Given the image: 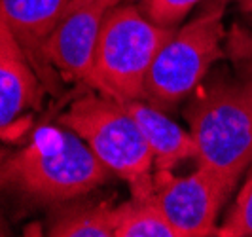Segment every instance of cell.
Masks as SVG:
<instances>
[{
  "instance_id": "1",
  "label": "cell",
  "mask_w": 252,
  "mask_h": 237,
  "mask_svg": "<svg viewBox=\"0 0 252 237\" xmlns=\"http://www.w3.org/2000/svg\"><path fill=\"white\" fill-rule=\"evenodd\" d=\"M184 116L199 165L235 188L252 165V65L199 89Z\"/></svg>"
},
{
  "instance_id": "2",
  "label": "cell",
  "mask_w": 252,
  "mask_h": 237,
  "mask_svg": "<svg viewBox=\"0 0 252 237\" xmlns=\"http://www.w3.org/2000/svg\"><path fill=\"white\" fill-rule=\"evenodd\" d=\"M108 175L78 135L50 129L0 163V192L36 203H68L101 186Z\"/></svg>"
},
{
  "instance_id": "3",
  "label": "cell",
  "mask_w": 252,
  "mask_h": 237,
  "mask_svg": "<svg viewBox=\"0 0 252 237\" xmlns=\"http://www.w3.org/2000/svg\"><path fill=\"white\" fill-rule=\"evenodd\" d=\"M175 31L156 25L137 6H116L102 25L84 84L120 102L142 101L152 63Z\"/></svg>"
},
{
  "instance_id": "4",
  "label": "cell",
  "mask_w": 252,
  "mask_h": 237,
  "mask_svg": "<svg viewBox=\"0 0 252 237\" xmlns=\"http://www.w3.org/2000/svg\"><path fill=\"white\" fill-rule=\"evenodd\" d=\"M64 129L82 138L95 158L129 182L133 198H150L152 152L126 104L106 95H86L59 118Z\"/></svg>"
},
{
  "instance_id": "5",
  "label": "cell",
  "mask_w": 252,
  "mask_h": 237,
  "mask_svg": "<svg viewBox=\"0 0 252 237\" xmlns=\"http://www.w3.org/2000/svg\"><path fill=\"white\" fill-rule=\"evenodd\" d=\"M224 4L216 2L199 17L189 21L163 44L156 55L144 86V99L167 110L186 99L201 84L205 74L222 55Z\"/></svg>"
},
{
  "instance_id": "6",
  "label": "cell",
  "mask_w": 252,
  "mask_h": 237,
  "mask_svg": "<svg viewBox=\"0 0 252 237\" xmlns=\"http://www.w3.org/2000/svg\"><path fill=\"white\" fill-rule=\"evenodd\" d=\"M231 188L211 169L197 165L188 176L169 171L154 175L150 200L158 205L178 237L216 236V218Z\"/></svg>"
},
{
  "instance_id": "7",
  "label": "cell",
  "mask_w": 252,
  "mask_h": 237,
  "mask_svg": "<svg viewBox=\"0 0 252 237\" xmlns=\"http://www.w3.org/2000/svg\"><path fill=\"white\" fill-rule=\"evenodd\" d=\"M122 0H70L46 40L44 55L66 80L84 82L102 25Z\"/></svg>"
},
{
  "instance_id": "8",
  "label": "cell",
  "mask_w": 252,
  "mask_h": 237,
  "mask_svg": "<svg viewBox=\"0 0 252 237\" xmlns=\"http://www.w3.org/2000/svg\"><path fill=\"white\" fill-rule=\"evenodd\" d=\"M42 95V78L0 12V131L8 140L27 131V110L38 108Z\"/></svg>"
},
{
  "instance_id": "9",
  "label": "cell",
  "mask_w": 252,
  "mask_h": 237,
  "mask_svg": "<svg viewBox=\"0 0 252 237\" xmlns=\"http://www.w3.org/2000/svg\"><path fill=\"white\" fill-rule=\"evenodd\" d=\"M70 0H0V12L10 25L42 82L50 86L51 67L44 46Z\"/></svg>"
},
{
  "instance_id": "10",
  "label": "cell",
  "mask_w": 252,
  "mask_h": 237,
  "mask_svg": "<svg viewBox=\"0 0 252 237\" xmlns=\"http://www.w3.org/2000/svg\"><path fill=\"white\" fill-rule=\"evenodd\" d=\"M124 104L139 125L158 171H171L180 162L197 160V144L191 133L184 131L159 108L142 101H127Z\"/></svg>"
},
{
  "instance_id": "11",
  "label": "cell",
  "mask_w": 252,
  "mask_h": 237,
  "mask_svg": "<svg viewBox=\"0 0 252 237\" xmlns=\"http://www.w3.org/2000/svg\"><path fill=\"white\" fill-rule=\"evenodd\" d=\"M48 236L114 237V207L108 203L64 205L53 212Z\"/></svg>"
},
{
  "instance_id": "12",
  "label": "cell",
  "mask_w": 252,
  "mask_h": 237,
  "mask_svg": "<svg viewBox=\"0 0 252 237\" xmlns=\"http://www.w3.org/2000/svg\"><path fill=\"white\" fill-rule=\"evenodd\" d=\"M114 237H178L150 198H133L114 207Z\"/></svg>"
},
{
  "instance_id": "13",
  "label": "cell",
  "mask_w": 252,
  "mask_h": 237,
  "mask_svg": "<svg viewBox=\"0 0 252 237\" xmlns=\"http://www.w3.org/2000/svg\"><path fill=\"white\" fill-rule=\"evenodd\" d=\"M220 237H252V165L226 222L216 230Z\"/></svg>"
},
{
  "instance_id": "14",
  "label": "cell",
  "mask_w": 252,
  "mask_h": 237,
  "mask_svg": "<svg viewBox=\"0 0 252 237\" xmlns=\"http://www.w3.org/2000/svg\"><path fill=\"white\" fill-rule=\"evenodd\" d=\"M201 0H140L139 8L150 21L165 29H177Z\"/></svg>"
},
{
  "instance_id": "15",
  "label": "cell",
  "mask_w": 252,
  "mask_h": 237,
  "mask_svg": "<svg viewBox=\"0 0 252 237\" xmlns=\"http://www.w3.org/2000/svg\"><path fill=\"white\" fill-rule=\"evenodd\" d=\"M218 2H222V4H226V2H237L241 6V10L247 12L252 17V0H218Z\"/></svg>"
},
{
  "instance_id": "16",
  "label": "cell",
  "mask_w": 252,
  "mask_h": 237,
  "mask_svg": "<svg viewBox=\"0 0 252 237\" xmlns=\"http://www.w3.org/2000/svg\"><path fill=\"white\" fill-rule=\"evenodd\" d=\"M0 236H10V228L6 226V222H4L2 216H0Z\"/></svg>"
},
{
  "instance_id": "17",
  "label": "cell",
  "mask_w": 252,
  "mask_h": 237,
  "mask_svg": "<svg viewBox=\"0 0 252 237\" xmlns=\"http://www.w3.org/2000/svg\"><path fill=\"white\" fill-rule=\"evenodd\" d=\"M6 156H8V152H6L4 148H0V163L6 160Z\"/></svg>"
},
{
  "instance_id": "18",
  "label": "cell",
  "mask_w": 252,
  "mask_h": 237,
  "mask_svg": "<svg viewBox=\"0 0 252 237\" xmlns=\"http://www.w3.org/2000/svg\"><path fill=\"white\" fill-rule=\"evenodd\" d=\"M0 138H4V140H6V135H4V133H2V131H0Z\"/></svg>"
}]
</instances>
